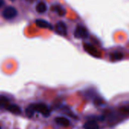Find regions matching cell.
I'll list each match as a JSON object with an SVG mask.
<instances>
[{
  "instance_id": "52a82bcc",
  "label": "cell",
  "mask_w": 129,
  "mask_h": 129,
  "mask_svg": "<svg viewBox=\"0 0 129 129\" xmlns=\"http://www.w3.org/2000/svg\"><path fill=\"white\" fill-rule=\"evenodd\" d=\"M55 121L58 124L61 125L63 127H68L70 124L69 120L64 117H57V118H55Z\"/></svg>"
},
{
  "instance_id": "30bf717a",
  "label": "cell",
  "mask_w": 129,
  "mask_h": 129,
  "mask_svg": "<svg viewBox=\"0 0 129 129\" xmlns=\"http://www.w3.org/2000/svg\"><path fill=\"white\" fill-rule=\"evenodd\" d=\"M52 11L55 12H56L59 16H61V17L64 16V15L66 14V9H64L63 7H61V6H58V5L54 6L52 8Z\"/></svg>"
},
{
  "instance_id": "8992f818",
  "label": "cell",
  "mask_w": 129,
  "mask_h": 129,
  "mask_svg": "<svg viewBox=\"0 0 129 129\" xmlns=\"http://www.w3.org/2000/svg\"><path fill=\"white\" fill-rule=\"evenodd\" d=\"M6 109L8 111H9L10 112L15 114V115H20L21 114V109L15 105V104H9L7 107H6Z\"/></svg>"
},
{
  "instance_id": "5b68a950",
  "label": "cell",
  "mask_w": 129,
  "mask_h": 129,
  "mask_svg": "<svg viewBox=\"0 0 129 129\" xmlns=\"http://www.w3.org/2000/svg\"><path fill=\"white\" fill-rule=\"evenodd\" d=\"M84 48L85 49V51L87 52H88L90 55L94 56V57H100V52L93 46H92L91 44H89V43H84Z\"/></svg>"
},
{
  "instance_id": "5bb4252c",
  "label": "cell",
  "mask_w": 129,
  "mask_h": 129,
  "mask_svg": "<svg viewBox=\"0 0 129 129\" xmlns=\"http://www.w3.org/2000/svg\"><path fill=\"white\" fill-rule=\"evenodd\" d=\"M34 113H35V111L34 109V106L33 104H31L26 109V114L28 117H32Z\"/></svg>"
},
{
  "instance_id": "7a4b0ae2",
  "label": "cell",
  "mask_w": 129,
  "mask_h": 129,
  "mask_svg": "<svg viewBox=\"0 0 129 129\" xmlns=\"http://www.w3.org/2000/svg\"><path fill=\"white\" fill-rule=\"evenodd\" d=\"M17 15H18V12H17L16 9L12 6H9V7L6 8L3 12V18L7 20H10V19L15 18L17 16Z\"/></svg>"
},
{
  "instance_id": "6da1fadb",
  "label": "cell",
  "mask_w": 129,
  "mask_h": 129,
  "mask_svg": "<svg viewBox=\"0 0 129 129\" xmlns=\"http://www.w3.org/2000/svg\"><path fill=\"white\" fill-rule=\"evenodd\" d=\"M34 109L35 112H40L45 117H48L50 115V110L49 107L45 105L44 103H38V104H33Z\"/></svg>"
},
{
  "instance_id": "277c9868",
  "label": "cell",
  "mask_w": 129,
  "mask_h": 129,
  "mask_svg": "<svg viewBox=\"0 0 129 129\" xmlns=\"http://www.w3.org/2000/svg\"><path fill=\"white\" fill-rule=\"evenodd\" d=\"M55 31L61 36H66L68 33L66 24L63 21H58L55 25Z\"/></svg>"
},
{
  "instance_id": "e0dca14e",
  "label": "cell",
  "mask_w": 129,
  "mask_h": 129,
  "mask_svg": "<svg viewBox=\"0 0 129 129\" xmlns=\"http://www.w3.org/2000/svg\"><path fill=\"white\" fill-rule=\"evenodd\" d=\"M0 129H1V127H0Z\"/></svg>"
},
{
  "instance_id": "ac0fdd59",
  "label": "cell",
  "mask_w": 129,
  "mask_h": 129,
  "mask_svg": "<svg viewBox=\"0 0 129 129\" xmlns=\"http://www.w3.org/2000/svg\"><path fill=\"white\" fill-rule=\"evenodd\" d=\"M12 1H14V0H12Z\"/></svg>"
},
{
  "instance_id": "3957f363",
  "label": "cell",
  "mask_w": 129,
  "mask_h": 129,
  "mask_svg": "<svg viewBox=\"0 0 129 129\" xmlns=\"http://www.w3.org/2000/svg\"><path fill=\"white\" fill-rule=\"evenodd\" d=\"M89 36V33L86 27L82 25L77 26L75 30V37L78 39H86Z\"/></svg>"
},
{
  "instance_id": "9a60e30c",
  "label": "cell",
  "mask_w": 129,
  "mask_h": 129,
  "mask_svg": "<svg viewBox=\"0 0 129 129\" xmlns=\"http://www.w3.org/2000/svg\"><path fill=\"white\" fill-rule=\"evenodd\" d=\"M3 4H4V0H0V7L3 6Z\"/></svg>"
},
{
  "instance_id": "2e32d148",
  "label": "cell",
  "mask_w": 129,
  "mask_h": 129,
  "mask_svg": "<svg viewBox=\"0 0 129 129\" xmlns=\"http://www.w3.org/2000/svg\"><path fill=\"white\" fill-rule=\"evenodd\" d=\"M28 1H30H30H31V2H33V1H34V0H28Z\"/></svg>"
},
{
  "instance_id": "7c38bea8",
  "label": "cell",
  "mask_w": 129,
  "mask_h": 129,
  "mask_svg": "<svg viewBox=\"0 0 129 129\" xmlns=\"http://www.w3.org/2000/svg\"><path fill=\"white\" fill-rule=\"evenodd\" d=\"M9 105V100L8 97L5 96H0V109L1 108L6 109V107Z\"/></svg>"
},
{
  "instance_id": "4fadbf2b",
  "label": "cell",
  "mask_w": 129,
  "mask_h": 129,
  "mask_svg": "<svg viewBox=\"0 0 129 129\" xmlns=\"http://www.w3.org/2000/svg\"><path fill=\"white\" fill-rule=\"evenodd\" d=\"M123 57H124L123 54H122L121 52H115L112 53L111 55H110V58H111V60H112V61L121 60V59L123 58Z\"/></svg>"
},
{
  "instance_id": "ba28073f",
  "label": "cell",
  "mask_w": 129,
  "mask_h": 129,
  "mask_svg": "<svg viewBox=\"0 0 129 129\" xmlns=\"http://www.w3.org/2000/svg\"><path fill=\"white\" fill-rule=\"evenodd\" d=\"M36 24L41 27V28H49V29H52V25L46 21L43 20V19H37L36 20Z\"/></svg>"
},
{
  "instance_id": "9c48e42d",
  "label": "cell",
  "mask_w": 129,
  "mask_h": 129,
  "mask_svg": "<svg viewBox=\"0 0 129 129\" xmlns=\"http://www.w3.org/2000/svg\"><path fill=\"white\" fill-rule=\"evenodd\" d=\"M84 129H100L98 124L94 120H90L84 124Z\"/></svg>"
},
{
  "instance_id": "8fae6325",
  "label": "cell",
  "mask_w": 129,
  "mask_h": 129,
  "mask_svg": "<svg viewBox=\"0 0 129 129\" xmlns=\"http://www.w3.org/2000/svg\"><path fill=\"white\" fill-rule=\"evenodd\" d=\"M46 9H47V6L46 3L43 2H40L36 6V10L38 13H44L46 12Z\"/></svg>"
}]
</instances>
